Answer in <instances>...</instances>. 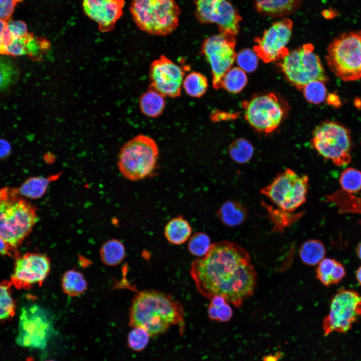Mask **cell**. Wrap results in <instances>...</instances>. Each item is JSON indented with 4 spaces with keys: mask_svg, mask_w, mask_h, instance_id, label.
I'll return each mask as SVG.
<instances>
[{
    "mask_svg": "<svg viewBox=\"0 0 361 361\" xmlns=\"http://www.w3.org/2000/svg\"><path fill=\"white\" fill-rule=\"evenodd\" d=\"M190 274L204 297L220 295L237 308L253 295L257 284L249 254L230 241L212 244L205 255L193 262Z\"/></svg>",
    "mask_w": 361,
    "mask_h": 361,
    "instance_id": "6da1fadb",
    "label": "cell"
},
{
    "mask_svg": "<svg viewBox=\"0 0 361 361\" xmlns=\"http://www.w3.org/2000/svg\"><path fill=\"white\" fill-rule=\"evenodd\" d=\"M184 310L170 295L154 290L138 292L129 309V325L145 330L150 336L165 333L172 325L184 327Z\"/></svg>",
    "mask_w": 361,
    "mask_h": 361,
    "instance_id": "7a4b0ae2",
    "label": "cell"
},
{
    "mask_svg": "<svg viewBox=\"0 0 361 361\" xmlns=\"http://www.w3.org/2000/svg\"><path fill=\"white\" fill-rule=\"evenodd\" d=\"M38 221L36 208L17 192V188H0V237L17 249Z\"/></svg>",
    "mask_w": 361,
    "mask_h": 361,
    "instance_id": "3957f363",
    "label": "cell"
},
{
    "mask_svg": "<svg viewBox=\"0 0 361 361\" xmlns=\"http://www.w3.org/2000/svg\"><path fill=\"white\" fill-rule=\"evenodd\" d=\"M130 11L140 30L158 36H167L177 28L181 13L175 0H132Z\"/></svg>",
    "mask_w": 361,
    "mask_h": 361,
    "instance_id": "277c9868",
    "label": "cell"
},
{
    "mask_svg": "<svg viewBox=\"0 0 361 361\" xmlns=\"http://www.w3.org/2000/svg\"><path fill=\"white\" fill-rule=\"evenodd\" d=\"M159 155V148L151 137L140 134L127 141L118 155L117 165L126 179L136 181L145 178L154 172Z\"/></svg>",
    "mask_w": 361,
    "mask_h": 361,
    "instance_id": "5b68a950",
    "label": "cell"
},
{
    "mask_svg": "<svg viewBox=\"0 0 361 361\" xmlns=\"http://www.w3.org/2000/svg\"><path fill=\"white\" fill-rule=\"evenodd\" d=\"M325 59L334 75L344 81L361 78V30L345 32L329 44Z\"/></svg>",
    "mask_w": 361,
    "mask_h": 361,
    "instance_id": "8992f818",
    "label": "cell"
},
{
    "mask_svg": "<svg viewBox=\"0 0 361 361\" xmlns=\"http://www.w3.org/2000/svg\"><path fill=\"white\" fill-rule=\"evenodd\" d=\"M278 65L286 80L293 86L302 90L309 83L327 80L319 57L314 53L311 44L295 49L279 60Z\"/></svg>",
    "mask_w": 361,
    "mask_h": 361,
    "instance_id": "52a82bcc",
    "label": "cell"
},
{
    "mask_svg": "<svg viewBox=\"0 0 361 361\" xmlns=\"http://www.w3.org/2000/svg\"><path fill=\"white\" fill-rule=\"evenodd\" d=\"M312 144L321 156L337 166L351 160V140L349 130L335 122L325 121L313 132Z\"/></svg>",
    "mask_w": 361,
    "mask_h": 361,
    "instance_id": "ba28073f",
    "label": "cell"
},
{
    "mask_svg": "<svg viewBox=\"0 0 361 361\" xmlns=\"http://www.w3.org/2000/svg\"><path fill=\"white\" fill-rule=\"evenodd\" d=\"M308 177L286 168L278 173L261 193L285 212H293L306 201Z\"/></svg>",
    "mask_w": 361,
    "mask_h": 361,
    "instance_id": "9c48e42d",
    "label": "cell"
},
{
    "mask_svg": "<svg viewBox=\"0 0 361 361\" xmlns=\"http://www.w3.org/2000/svg\"><path fill=\"white\" fill-rule=\"evenodd\" d=\"M54 331L48 311L37 304L26 306L21 309L16 343L22 347L44 349Z\"/></svg>",
    "mask_w": 361,
    "mask_h": 361,
    "instance_id": "30bf717a",
    "label": "cell"
},
{
    "mask_svg": "<svg viewBox=\"0 0 361 361\" xmlns=\"http://www.w3.org/2000/svg\"><path fill=\"white\" fill-rule=\"evenodd\" d=\"M360 316L361 295L353 290L340 289L331 300L329 312L323 319L324 335L345 333Z\"/></svg>",
    "mask_w": 361,
    "mask_h": 361,
    "instance_id": "8fae6325",
    "label": "cell"
},
{
    "mask_svg": "<svg viewBox=\"0 0 361 361\" xmlns=\"http://www.w3.org/2000/svg\"><path fill=\"white\" fill-rule=\"evenodd\" d=\"M244 116L256 130L270 133L280 125L286 113L284 104L274 93L258 95L242 103Z\"/></svg>",
    "mask_w": 361,
    "mask_h": 361,
    "instance_id": "7c38bea8",
    "label": "cell"
},
{
    "mask_svg": "<svg viewBox=\"0 0 361 361\" xmlns=\"http://www.w3.org/2000/svg\"><path fill=\"white\" fill-rule=\"evenodd\" d=\"M235 36L226 33L207 38L201 46V53L211 67L214 88H221L224 75L230 70L236 59Z\"/></svg>",
    "mask_w": 361,
    "mask_h": 361,
    "instance_id": "4fadbf2b",
    "label": "cell"
},
{
    "mask_svg": "<svg viewBox=\"0 0 361 361\" xmlns=\"http://www.w3.org/2000/svg\"><path fill=\"white\" fill-rule=\"evenodd\" d=\"M195 14L202 24H215L220 33L238 34L242 18L228 0H194Z\"/></svg>",
    "mask_w": 361,
    "mask_h": 361,
    "instance_id": "5bb4252c",
    "label": "cell"
},
{
    "mask_svg": "<svg viewBox=\"0 0 361 361\" xmlns=\"http://www.w3.org/2000/svg\"><path fill=\"white\" fill-rule=\"evenodd\" d=\"M293 22L284 18L273 23L265 30L261 37L255 39L256 45L254 51L258 57L265 63L279 61L289 51L286 45L291 36Z\"/></svg>",
    "mask_w": 361,
    "mask_h": 361,
    "instance_id": "9a60e30c",
    "label": "cell"
},
{
    "mask_svg": "<svg viewBox=\"0 0 361 361\" xmlns=\"http://www.w3.org/2000/svg\"><path fill=\"white\" fill-rule=\"evenodd\" d=\"M11 282L17 289L41 286L51 270L50 258L40 253H27L16 257Z\"/></svg>",
    "mask_w": 361,
    "mask_h": 361,
    "instance_id": "2e32d148",
    "label": "cell"
},
{
    "mask_svg": "<svg viewBox=\"0 0 361 361\" xmlns=\"http://www.w3.org/2000/svg\"><path fill=\"white\" fill-rule=\"evenodd\" d=\"M185 71L164 55H161L150 65V88L164 97L175 98L181 94Z\"/></svg>",
    "mask_w": 361,
    "mask_h": 361,
    "instance_id": "e0dca14e",
    "label": "cell"
},
{
    "mask_svg": "<svg viewBox=\"0 0 361 361\" xmlns=\"http://www.w3.org/2000/svg\"><path fill=\"white\" fill-rule=\"evenodd\" d=\"M125 0H83L85 14L95 22L101 32L112 31L123 15Z\"/></svg>",
    "mask_w": 361,
    "mask_h": 361,
    "instance_id": "ac0fdd59",
    "label": "cell"
},
{
    "mask_svg": "<svg viewBox=\"0 0 361 361\" xmlns=\"http://www.w3.org/2000/svg\"><path fill=\"white\" fill-rule=\"evenodd\" d=\"M302 0H253L256 11L270 18H280L295 12Z\"/></svg>",
    "mask_w": 361,
    "mask_h": 361,
    "instance_id": "d6986e66",
    "label": "cell"
},
{
    "mask_svg": "<svg viewBox=\"0 0 361 361\" xmlns=\"http://www.w3.org/2000/svg\"><path fill=\"white\" fill-rule=\"evenodd\" d=\"M221 223L228 227H234L242 224L248 217V211L238 202L228 200L224 202L217 212Z\"/></svg>",
    "mask_w": 361,
    "mask_h": 361,
    "instance_id": "ffe728a7",
    "label": "cell"
},
{
    "mask_svg": "<svg viewBox=\"0 0 361 361\" xmlns=\"http://www.w3.org/2000/svg\"><path fill=\"white\" fill-rule=\"evenodd\" d=\"M317 279L324 286L338 284L344 277L346 272L342 264L333 259L324 258L316 270Z\"/></svg>",
    "mask_w": 361,
    "mask_h": 361,
    "instance_id": "44dd1931",
    "label": "cell"
},
{
    "mask_svg": "<svg viewBox=\"0 0 361 361\" xmlns=\"http://www.w3.org/2000/svg\"><path fill=\"white\" fill-rule=\"evenodd\" d=\"M62 172L46 176H33L26 180L21 186L17 188L19 195L32 199L43 197L48 187L54 181L58 179Z\"/></svg>",
    "mask_w": 361,
    "mask_h": 361,
    "instance_id": "7402d4cb",
    "label": "cell"
},
{
    "mask_svg": "<svg viewBox=\"0 0 361 361\" xmlns=\"http://www.w3.org/2000/svg\"><path fill=\"white\" fill-rule=\"evenodd\" d=\"M192 228L189 222L178 216L169 220L164 227V234L167 240L174 245H181L190 237Z\"/></svg>",
    "mask_w": 361,
    "mask_h": 361,
    "instance_id": "603a6c76",
    "label": "cell"
},
{
    "mask_svg": "<svg viewBox=\"0 0 361 361\" xmlns=\"http://www.w3.org/2000/svg\"><path fill=\"white\" fill-rule=\"evenodd\" d=\"M165 97L149 87L140 97L139 104L141 112L146 116L155 118L160 116L165 108Z\"/></svg>",
    "mask_w": 361,
    "mask_h": 361,
    "instance_id": "cb8c5ba5",
    "label": "cell"
},
{
    "mask_svg": "<svg viewBox=\"0 0 361 361\" xmlns=\"http://www.w3.org/2000/svg\"><path fill=\"white\" fill-rule=\"evenodd\" d=\"M326 249L322 242L318 240L310 239L303 242L299 250L302 262L308 266L318 264L324 258Z\"/></svg>",
    "mask_w": 361,
    "mask_h": 361,
    "instance_id": "d4e9b609",
    "label": "cell"
},
{
    "mask_svg": "<svg viewBox=\"0 0 361 361\" xmlns=\"http://www.w3.org/2000/svg\"><path fill=\"white\" fill-rule=\"evenodd\" d=\"M125 256V248L119 240L112 239L105 241L100 249V256L102 261L109 266L120 264Z\"/></svg>",
    "mask_w": 361,
    "mask_h": 361,
    "instance_id": "484cf974",
    "label": "cell"
},
{
    "mask_svg": "<svg viewBox=\"0 0 361 361\" xmlns=\"http://www.w3.org/2000/svg\"><path fill=\"white\" fill-rule=\"evenodd\" d=\"M87 285V282L82 273L74 269L65 272L62 278V289L70 296L75 297L81 295L86 290Z\"/></svg>",
    "mask_w": 361,
    "mask_h": 361,
    "instance_id": "4316f807",
    "label": "cell"
},
{
    "mask_svg": "<svg viewBox=\"0 0 361 361\" xmlns=\"http://www.w3.org/2000/svg\"><path fill=\"white\" fill-rule=\"evenodd\" d=\"M11 281L5 280L0 282V322L11 320L16 310V303L12 292Z\"/></svg>",
    "mask_w": 361,
    "mask_h": 361,
    "instance_id": "83f0119b",
    "label": "cell"
},
{
    "mask_svg": "<svg viewBox=\"0 0 361 361\" xmlns=\"http://www.w3.org/2000/svg\"><path fill=\"white\" fill-rule=\"evenodd\" d=\"M183 87L191 97L200 98L207 92L208 82L207 77L201 73L193 71L184 79Z\"/></svg>",
    "mask_w": 361,
    "mask_h": 361,
    "instance_id": "f1b7e54d",
    "label": "cell"
},
{
    "mask_svg": "<svg viewBox=\"0 0 361 361\" xmlns=\"http://www.w3.org/2000/svg\"><path fill=\"white\" fill-rule=\"evenodd\" d=\"M246 72L239 67H233L224 75L221 81V88L232 93L241 92L247 83Z\"/></svg>",
    "mask_w": 361,
    "mask_h": 361,
    "instance_id": "f546056e",
    "label": "cell"
},
{
    "mask_svg": "<svg viewBox=\"0 0 361 361\" xmlns=\"http://www.w3.org/2000/svg\"><path fill=\"white\" fill-rule=\"evenodd\" d=\"M254 149L252 143L243 138L234 140L228 148L231 158L235 162L243 164L248 162L252 157Z\"/></svg>",
    "mask_w": 361,
    "mask_h": 361,
    "instance_id": "4dcf8cb0",
    "label": "cell"
},
{
    "mask_svg": "<svg viewBox=\"0 0 361 361\" xmlns=\"http://www.w3.org/2000/svg\"><path fill=\"white\" fill-rule=\"evenodd\" d=\"M19 76L18 68L11 59L6 57L0 58V92L15 84Z\"/></svg>",
    "mask_w": 361,
    "mask_h": 361,
    "instance_id": "1f68e13d",
    "label": "cell"
},
{
    "mask_svg": "<svg viewBox=\"0 0 361 361\" xmlns=\"http://www.w3.org/2000/svg\"><path fill=\"white\" fill-rule=\"evenodd\" d=\"M339 183L341 188L348 193H355L361 190V171L349 167L341 173Z\"/></svg>",
    "mask_w": 361,
    "mask_h": 361,
    "instance_id": "d6a6232c",
    "label": "cell"
},
{
    "mask_svg": "<svg viewBox=\"0 0 361 361\" xmlns=\"http://www.w3.org/2000/svg\"><path fill=\"white\" fill-rule=\"evenodd\" d=\"M211 245L208 235L203 232H198L194 234L190 238L188 248L192 255L203 257L208 252Z\"/></svg>",
    "mask_w": 361,
    "mask_h": 361,
    "instance_id": "836d02e7",
    "label": "cell"
},
{
    "mask_svg": "<svg viewBox=\"0 0 361 361\" xmlns=\"http://www.w3.org/2000/svg\"><path fill=\"white\" fill-rule=\"evenodd\" d=\"M324 82L312 81L302 89L305 99L309 102L318 104L322 102L326 96V89Z\"/></svg>",
    "mask_w": 361,
    "mask_h": 361,
    "instance_id": "e575fe53",
    "label": "cell"
},
{
    "mask_svg": "<svg viewBox=\"0 0 361 361\" xmlns=\"http://www.w3.org/2000/svg\"><path fill=\"white\" fill-rule=\"evenodd\" d=\"M258 56L254 50L244 49L240 51L236 56V61L238 67L245 72H252L258 66Z\"/></svg>",
    "mask_w": 361,
    "mask_h": 361,
    "instance_id": "d590c367",
    "label": "cell"
},
{
    "mask_svg": "<svg viewBox=\"0 0 361 361\" xmlns=\"http://www.w3.org/2000/svg\"><path fill=\"white\" fill-rule=\"evenodd\" d=\"M150 335L144 329L133 327L128 334L127 342L129 347L133 350L140 351L147 346Z\"/></svg>",
    "mask_w": 361,
    "mask_h": 361,
    "instance_id": "8d00e7d4",
    "label": "cell"
},
{
    "mask_svg": "<svg viewBox=\"0 0 361 361\" xmlns=\"http://www.w3.org/2000/svg\"><path fill=\"white\" fill-rule=\"evenodd\" d=\"M23 0H0V20L10 21L14 10Z\"/></svg>",
    "mask_w": 361,
    "mask_h": 361,
    "instance_id": "74e56055",
    "label": "cell"
},
{
    "mask_svg": "<svg viewBox=\"0 0 361 361\" xmlns=\"http://www.w3.org/2000/svg\"><path fill=\"white\" fill-rule=\"evenodd\" d=\"M8 28L12 38L23 37L29 33L26 23L20 20L9 21Z\"/></svg>",
    "mask_w": 361,
    "mask_h": 361,
    "instance_id": "f35d334b",
    "label": "cell"
},
{
    "mask_svg": "<svg viewBox=\"0 0 361 361\" xmlns=\"http://www.w3.org/2000/svg\"><path fill=\"white\" fill-rule=\"evenodd\" d=\"M217 307V321L227 322L230 320L233 315V310L227 302L220 307Z\"/></svg>",
    "mask_w": 361,
    "mask_h": 361,
    "instance_id": "ab89813d",
    "label": "cell"
},
{
    "mask_svg": "<svg viewBox=\"0 0 361 361\" xmlns=\"http://www.w3.org/2000/svg\"><path fill=\"white\" fill-rule=\"evenodd\" d=\"M0 255L16 257L19 255L16 249L8 245L1 237H0Z\"/></svg>",
    "mask_w": 361,
    "mask_h": 361,
    "instance_id": "60d3db41",
    "label": "cell"
},
{
    "mask_svg": "<svg viewBox=\"0 0 361 361\" xmlns=\"http://www.w3.org/2000/svg\"><path fill=\"white\" fill-rule=\"evenodd\" d=\"M11 150L9 142L4 139H0V159L7 157Z\"/></svg>",
    "mask_w": 361,
    "mask_h": 361,
    "instance_id": "b9f144b4",
    "label": "cell"
},
{
    "mask_svg": "<svg viewBox=\"0 0 361 361\" xmlns=\"http://www.w3.org/2000/svg\"><path fill=\"white\" fill-rule=\"evenodd\" d=\"M7 31L8 22L0 20V55Z\"/></svg>",
    "mask_w": 361,
    "mask_h": 361,
    "instance_id": "7bdbcfd3",
    "label": "cell"
},
{
    "mask_svg": "<svg viewBox=\"0 0 361 361\" xmlns=\"http://www.w3.org/2000/svg\"><path fill=\"white\" fill-rule=\"evenodd\" d=\"M322 15L326 20H331L338 16V13L333 8H329L323 10Z\"/></svg>",
    "mask_w": 361,
    "mask_h": 361,
    "instance_id": "ee69618b",
    "label": "cell"
},
{
    "mask_svg": "<svg viewBox=\"0 0 361 361\" xmlns=\"http://www.w3.org/2000/svg\"><path fill=\"white\" fill-rule=\"evenodd\" d=\"M210 300V304L216 307H220L227 302L224 297L220 295L214 296Z\"/></svg>",
    "mask_w": 361,
    "mask_h": 361,
    "instance_id": "f6af8a7d",
    "label": "cell"
},
{
    "mask_svg": "<svg viewBox=\"0 0 361 361\" xmlns=\"http://www.w3.org/2000/svg\"><path fill=\"white\" fill-rule=\"evenodd\" d=\"M327 101L329 104L338 107L340 104L338 97L335 94H330L327 98Z\"/></svg>",
    "mask_w": 361,
    "mask_h": 361,
    "instance_id": "bcb514c9",
    "label": "cell"
},
{
    "mask_svg": "<svg viewBox=\"0 0 361 361\" xmlns=\"http://www.w3.org/2000/svg\"><path fill=\"white\" fill-rule=\"evenodd\" d=\"M356 277L358 282L361 285V266L358 268L356 271Z\"/></svg>",
    "mask_w": 361,
    "mask_h": 361,
    "instance_id": "7dc6e473",
    "label": "cell"
},
{
    "mask_svg": "<svg viewBox=\"0 0 361 361\" xmlns=\"http://www.w3.org/2000/svg\"><path fill=\"white\" fill-rule=\"evenodd\" d=\"M356 254L361 260V242L358 244L356 248Z\"/></svg>",
    "mask_w": 361,
    "mask_h": 361,
    "instance_id": "c3c4849f",
    "label": "cell"
},
{
    "mask_svg": "<svg viewBox=\"0 0 361 361\" xmlns=\"http://www.w3.org/2000/svg\"><path fill=\"white\" fill-rule=\"evenodd\" d=\"M276 358L275 356H270L269 357H266L265 359V361H276Z\"/></svg>",
    "mask_w": 361,
    "mask_h": 361,
    "instance_id": "681fc988",
    "label": "cell"
},
{
    "mask_svg": "<svg viewBox=\"0 0 361 361\" xmlns=\"http://www.w3.org/2000/svg\"><path fill=\"white\" fill-rule=\"evenodd\" d=\"M46 361H55V360H54L51 359V360H46Z\"/></svg>",
    "mask_w": 361,
    "mask_h": 361,
    "instance_id": "f907efd6",
    "label": "cell"
},
{
    "mask_svg": "<svg viewBox=\"0 0 361 361\" xmlns=\"http://www.w3.org/2000/svg\"><path fill=\"white\" fill-rule=\"evenodd\" d=\"M360 79H361V78H360Z\"/></svg>",
    "mask_w": 361,
    "mask_h": 361,
    "instance_id": "816d5d0a",
    "label": "cell"
}]
</instances>
